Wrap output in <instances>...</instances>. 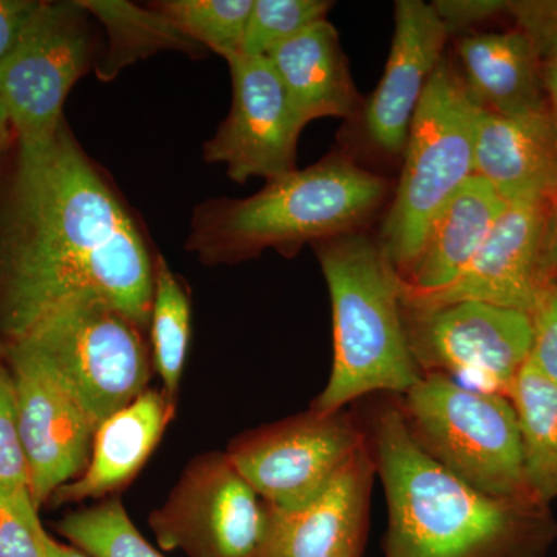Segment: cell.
I'll list each match as a JSON object with an SVG mask.
<instances>
[{"mask_svg": "<svg viewBox=\"0 0 557 557\" xmlns=\"http://www.w3.org/2000/svg\"><path fill=\"white\" fill-rule=\"evenodd\" d=\"M474 175L507 203L557 201V135L548 112L507 116L482 110Z\"/></svg>", "mask_w": 557, "mask_h": 557, "instance_id": "17", "label": "cell"}, {"mask_svg": "<svg viewBox=\"0 0 557 557\" xmlns=\"http://www.w3.org/2000/svg\"><path fill=\"white\" fill-rule=\"evenodd\" d=\"M0 491L20 507H36L17 424L16 398L9 369L0 359Z\"/></svg>", "mask_w": 557, "mask_h": 557, "instance_id": "27", "label": "cell"}, {"mask_svg": "<svg viewBox=\"0 0 557 557\" xmlns=\"http://www.w3.org/2000/svg\"><path fill=\"white\" fill-rule=\"evenodd\" d=\"M449 35L431 3L398 0L391 53L379 87L362 104L369 145L388 157H403L418 104L432 73L443 61Z\"/></svg>", "mask_w": 557, "mask_h": 557, "instance_id": "15", "label": "cell"}, {"mask_svg": "<svg viewBox=\"0 0 557 557\" xmlns=\"http://www.w3.org/2000/svg\"><path fill=\"white\" fill-rule=\"evenodd\" d=\"M388 182L346 153L267 182L248 199L209 200L190 222L186 249L207 265L237 263L265 249L295 256L306 244L355 233L386 199Z\"/></svg>", "mask_w": 557, "mask_h": 557, "instance_id": "3", "label": "cell"}, {"mask_svg": "<svg viewBox=\"0 0 557 557\" xmlns=\"http://www.w3.org/2000/svg\"><path fill=\"white\" fill-rule=\"evenodd\" d=\"M461 79L480 109L498 115L545 113L541 58L519 28L457 40Z\"/></svg>", "mask_w": 557, "mask_h": 557, "instance_id": "21", "label": "cell"}, {"mask_svg": "<svg viewBox=\"0 0 557 557\" xmlns=\"http://www.w3.org/2000/svg\"><path fill=\"white\" fill-rule=\"evenodd\" d=\"M544 75L545 98H547V110L552 120L553 129L557 135V62H547L542 67Z\"/></svg>", "mask_w": 557, "mask_h": 557, "instance_id": "33", "label": "cell"}, {"mask_svg": "<svg viewBox=\"0 0 557 557\" xmlns=\"http://www.w3.org/2000/svg\"><path fill=\"white\" fill-rule=\"evenodd\" d=\"M386 491L384 557H545L557 537L549 505L486 496L446 471L410 435L395 395L361 418Z\"/></svg>", "mask_w": 557, "mask_h": 557, "instance_id": "2", "label": "cell"}, {"mask_svg": "<svg viewBox=\"0 0 557 557\" xmlns=\"http://www.w3.org/2000/svg\"><path fill=\"white\" fill-rule=\"evenodd\" d=\"M38 508L20 507L0 491V557H44Z\"/></svg>", "mask_w": 557, "mask_h": 557, "instance_id": "28", "label": "cell"}, {"mask_svg": "<svg viewBox=\"0 0 557 557\" xmlns=\"http://www.w3.org/2000/svg\"><path fill=\"white\" fill-rule=\"evenodd\" d=\"M480 112L458 70L443 58L413 115L397 193L381 226L379 242L398 276L416 259L438 212L474 177Z\"/></svg>", "mask_w": 557, "mask_h": 557, "instance_id": "5", "label": "cell"}, {"mask_svg": "<svg viewBox=\"0 0 557 557\" xmlns=\"http://www.w3.org/2000/svg\"><path fill=\"white\" fill-rule=\"evenodd\" d=\"M530 361L557 386V288L533 314Z\"/></svg>", "mask_w": 557, "mask_h": 557, "instance_id": "30", "label": "cell"}, {"mask_svg": "<svg viewBox=\"0 0 557 557\" xmlns=\"http://www.w3.org/2000/svg\"><path fill=\"white\" fill-rule=\"evenodd\" d=\"M233 102L214 137L205 143L208 163H223L230 178L267 182L296 170L304 126L293 112L284 84L265 57L230 58Z\"/></svg>", "mask_w": 557, "mask_h": 557, "instance_id": "14", "label": "cell"}, {"mask_svg": "<svg viewBox=\"0 0 557 557\" xmlns=\"http://www.w3.org/2000/svg\"><path fill=\"white\" fill-rule=\"evenodd\" d=\"M175 413V399L163 391H146L126 408L101 421L83 474L51 496L49 504L102 498L135 479L159 445Z\"/></svg>", "mask_w": 557, "mask_h": 557, "instance_id": "18", "label": "cell"}, {"mask_svg": "<svg viewBox=\"0 0 557 557\" xmlns=\"http://www.w3.org/2000/svg\"><path fill=\"white\" fill-rule=\"evenodd\" d=\"M42 547L44 557H90L81 552L79 548L73 547V545L61 544L57 539L51 537L47 531L44 533Z\"/></svg>", "mask_w": 557, "mask_h": 557, "instance_id": "34", "label": "cell"}, {"mask_svg": "<svg viewBox=\"0 0 557 557\" xmlns=\"http://www.w3.org/2000/svg\"><path fill=\"white\" fill-rule=\"evenodd\" d=\"M508 13L533 44L542 64L557 62V0H508Z\"/></svg>", "mask_w": 557, "mask_h": 557, "instance_id": "29", "label": "cell"}, {"mask_svg": "<svg viewBox=\"0 0 557 557\" xmlns=\"http://www.w3.org/2000/svg\"><path fill=\"white\" fill-rule=\"evenodd\" d=\"M57 530L90 557H168L139 533L119 498L70 512Z\"/></svg>", "mask_w": 557, "mask_h": 557, "instance_id": "25", "label": "cell"}, {"mask_svg": "<svg viewBox=\"0 0 557 557\" xmlns=\"http://www.w3.org/2000/svg\"><path fill=\"white\" fill-rule=\"evenodd\" d=\"M11 143H16V134H14L13 124H11L10 113L0 95V157L7 152Z\"/></svg>", "mask_w": 557, "mask_h": 557, "instance_id": "35", "label": "cell"}, {"mask_svg": "<svg viewBox=\"0 0 557 557\" xmlns=\"http://www.w3.org/2000/svg\"><path fill=\"white\" fill-rule=\"evenodd\" d=\"M366 442L357 413L310 409L240 435L226 456L267 505L295 511L321 496Z\"/></svg>", "mask_w": 557, "mask_h": 557, "instance_id": "9", "label": "cell"}, {"mask_svg": "<svg viewBox=\"0 0 557 557\" xmlns=\"http://www.w3.org/2000/svg\"><path fill=\"white\" fill-rule=\"evenodd\" d=\"M395 398L417 445L450 474L486 496L539 502L528 482L511 399L437 373H426Z\"/></svg>", "mask_w": 557, "mask_h": 557, "instance_id": "6", "label": "cell"}, {"mask_svg": "<svg viewBox=\"0 0 557 557\" xmlns=\"http://www.w3.org/2000/svg\"><path fill=\"white\" fill-rule=\"evenodd\" d=\"M83 13L78 2H40L20 42L0 62V95L17 148L49 145L64 123L65 98L89 65Z\"/></svg>", "mask_w": 557, "mask_h": 557, "instance_id": "10", "label": "cell"}, {"mask_svg": "<svg viewBox=\"0 0 557 557\" xmlns=\"http://www.w3.org/2000/svg\"><path fill=\"white\" fill-rule=\"evenodd\" d=\"M553 244H555L556 258H557V201L555 207V225H553Z\"/></svg>", "mask_w": 557, "mask_h": 557, "instance_id": "36", "label": "cell"}, {"mask_svg": "<svg viewBox=\"0 0 557 557\" xmlns=\"http://www.w3.org/2000/svg\"><path fill=\"white\" fill-rule=\"evenodd\" d=\"M150 357L163 381V392L175 399L185 369L190 338V302L166 260L156 258V285L150 310Z\"/></svg>", "mask_w": 557, "mask_h": 557, "instance_id": "23", "label": "cell"}, {"mask_svg": "<svg viewBox=\"0 0 557 557\" xmlns=\"http://www.w3.org/2000/svg\"><path fill=\"white\" fill-rule=\"evenodd\" d=\"M304 127L319 119H355L362 109L339 35L319 21L267 54Z\"/></svg>", "mask_w": 557, "mask_h": 557, "instance_id": "20", "label": "cell"}, {"mask_svg": "<svg viewBox=\"0 0 557 557\" xmlns=\"http://www.w3.org/2000/svg\"><path fill=\"white\" fill-rule=\"evenodd\" d=\"M431 5L449 36L508 13V0H435Z\"/></svg>", "mask_w": 557, "mask_h": 557, "instance_id": "31", "label": "cell"}, {"mask_svg": "<svg viewBox=\"0 0 557 557\" xmlns=\"http://www.w3.org/2000/svg\"><path fill=\"white\" fill-rule=\"evenodd\" d=\"M507 205L485 180L469 178L432 222L409 269L397 274L401 299L431 295L453 284Z\"/></svg>", "mask_w": 557, "mask_h": 557, "instance_id": "19", "label": "cell"}, {"mask_svg": "<svg viewBox=\"0 0 557 557\" xmlns=\"http://www.w3.org/2000/svg\"><path fill=\"white\" fill-rule=\"evenodd\" d=\"M410 350L421 373L508 397L533 346V318L522 311L461 300L405 309Z\"/></svg>", "mask_w": 557, "mask_h": 557, "instance_id": "8", "label": "cell"}, {"mask_svg": "<svg viewBox=\"0 0 557 557\" xmlns=\"http://www.w3.org/2000/svg\"><path fill=\"white\" fill-rule=\"evenodd\" d=\"M39 5V0H0V62L20 42Z\"/></svg>", "mask_w": 557, "mask_h": 557, "instance_id": "32", "label": "cell"}, {"mask_svg": "<svg viewBox=\"0 0 557 557\" xmlns=\"http://www.w3.org/2000/svg\"><path fill=\"white\" fill-rule=\"evenodd\" d=\"M329 0H252L240 54L267 57L319 21H324Z\"/></svg>", "mask_w": 557, "mask_h": 557, "instance_id": "26", "label": "cell"}, {"mask_svg": "<svg viewBox=\"0 0 557 557\" xmlns=\"http://www.w3.org/2000/svg\"><path fill=\"white\" fill-rule=\"evenodd\" d=\"M556 201L508 203L478 255L448 285L431 295L401 299L405 309H434L461 300L533 314L557 288L553 244Z\"/></svg>", "mask_w": 557, "mask_h": 557, "instance_id": "12", "label": "cell"}, {"mask_svg": "<svg viewBox=\"0 0 557 557\" xmlns=\"http://www.w3.org/2000/svg\"><path fill=\"white\" fill-rule=\"evenodd\" d=\"M141 330L108 302L75 300L17 341L49 362L100 426L148 391L152 362Z\"/></svg>", "mask_w": 557, "mask_h": 557, "instance_id": "7", "label": "cell"}, {"mask_svg": "<svg viewBox=\"0 0 557 557\" xmlns=\"http://www.w3.org/2000/svg\"><path fill=\"white\" fill-rule=\"evenodd\" d=\"M16 398L17 424L36 508L83 474L98 424L58 373L27 344H0Z\"/></svg>", "mask_w": 557, "mask_h": 557, "instance_id": "13", "label": "cell"}, {"mask_svg": "<svg viewBox=\"0 0 557 557\" xmlns=\"http://www.w3.org/2000/svg\"><path fill=\"white\" fill-rule=\"evenodd\" d=\"M313 247L332 299L333 366L310 409L333 413L368 395L406 394L423 373L410 350L386 251L359 231Z\"/></svg>", "mask_w": 557, "mask_h": 557, "instance_id": "4", "label": "cell"}, {"mask_svg": "<svg viewBox=\"0 0 557 557\" xmlns=\"http://www.w3.org/2000/svg\"><path fill=\"white\" fill-rule=\"evenodd\" d=\"M375 461L366 442L307 507L267 505V531L256 557H362Z\"/></svg>", "mask_w": 557, "mask_h": 557, "instance_id": "16", "label": "cell"}, {"mask_svg": "<svg viewBox=\"0 0 557 557\" xmlns=\"http://www.w3.org/2000/svg\"><path fill=\"white\" fill-rule=\"evenodd\" d=\"M508 398L518 416L531 491L549 505L557 497V386L528 358Z\"/></svg>", "mask_w": 557, "mask_h": 557, "instance_id": "22", "label": "cell"}, {"mask_svg": "<svg viewBox=\"0 0 557 557\" xmlns=\"http://www.w3.org/2000/svg\"><path fill=\"white\" fill-rule=\"evenodd\" d=\"M153 285L141 231L65 121L49 145L17 148L0 200V344L75 300H102L146 329Z\"/></svg>", "mask_w": 557, "mask_h": 557, "instance_id": "1", "label": "cell"}, {"mask_svg": "<svg viewBox=\"0 0 557 557\" xmlns=\"http://www.w3.org/2000/svg\"><path fill=\"white\" fill-rule=\"evenodd\" d=\"M149 527L163 552L188 557H256L267 504L225 454L194 458Z\"/></svg>", "mask_w": 557, "mask_h": 557, "instance_id": "11", "label": "cell"}, {"mask_svg": "<svg viewBox=\"0 0 557 557\" xmlns=\"http://www.w3.org/2000/svg\"><path fill=\"white\" fill-rule=\"evenodd\" d=\"M252 0H163L150 5L190 42L230 58L240 54Z\"/></svg>", "mask_w": 557, "mask_h": 557, "instance_id": "24", "label": "cell"}]
</instances>
